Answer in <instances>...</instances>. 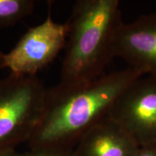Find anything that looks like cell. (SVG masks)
<instances>
[{
	"label": "cell",
	"instance_id": "cell-1",
	"mask_svg": "<svg viewBox=\"0 0 156 156\" xmlns=\"http://www.w3.org/2000/svg\"><path fill=\"white\" fill-rule=\"evenodd\" d=\"M144 75L142 70L129 67L87 83H59L47 89L29 147L73 149L85 132L107 116L121 93Z\"/></svg>",
	"mask_w": 156,
	"mask_h": 156
},
{
	"label": "cell",
	"instance_id": "cell-2",
	"mask_svg": "<svg viewBox=\"0 0 156 156\" xmlns=\"http://www.w3.org/2000/svg\"><path fill=\"white\" fill-rule=\"evenodd\" d=\"M118 0H79L67 21L68 41L61 83L90 82L103 76L114 57V46L124 23Z\"/></svg>",
	"mask_w": 156,
	"mask_h": 156
},
{
	"label": "cell",
	"instance_id": "cell-3",
	"mask_svg": "<svg viewBox=\"0 0 156 156\" xmlns=\"http://www.w3.org/2000/svg\"><path fill=\"white\" fill-rule=\"evenodd\" d=\"M47 89L36 76L0 78V148L28 142L40 119Z\"/></svg>",
	"mask_w": 156,
	"mask_h": 156
},
{
	"label": "cell",
	"instance_id": "cell-4",
	"mask_svg": "<svg viewBox=\"0 0 156 156\" xmlns=\"http://www.w3.org/2000/svg\"><path fill=\"white\" fill-rule=\"evenodd\" d=\"M142 77L121 93L107 114L139 146L156 142V75Z\"/></svg>",
	"mask_w": 156,
	"mask_h": 156
},
{
	"label": "cell",
	"instance_id": "cell-5",
	"mask_svg": "<svg viewBox=\"0 0 156 156\" xmlns=\"http://www.w3.org/2000/svg\"><path fill=\"white\" fill-rule=\"evenodd\" d=\"M68 31L67 23L54 22L49 12L41 24L29 29L9 53L2 54L0 67L17 75L35 76L66 46Z\"/></svg>",
	"mask_w": 156,
	"mask_h": 156
},
{
	"label": "cell",
	"instance_id": "cell-6",
	"mask_svg": "<svg viewBox=\"0 0 156 156\" xmlns=\"http://www.w3.org/2000/svg\"><path fill=\"white\" fill-rule=\"evenodd\" d=\"M114 57L123 58L130 67L156 75V12L123 25L115 44Z\"/></svg>",
	"mask_w": 156,
	"mask_h": 156
},
{
	"label": "cell",
	"instance_id": "cell-7",
	"mask_svg": "<svg viewBox=\"0 0 156 156\" xmlns=\"http://www.w3.org/2000/svg\"><path fill=\"white\" fill-rule=\"evenodd\" d=\"M139 145L108 116L101 119L80 138L75 156H134Z\"/></svg>",
	"mask_w": 156,
	"mask_h": 156
},
{
	"label": "cell",
	"instance_id": "cell-8",
	"mask_svg": "<svg viewBox=\"0 0 156 156\" xmlns=\"http://www.w3.org/2000/svg\"><path fill=\"white\" fill-rule=\"evenodd\" d=\"M32 0H0V28L15 25L33 12Z\"/></svg>",
	"mask_w": 156,
	"mask_h": 156
},
{
	"label": "cell",
	"instance_id": "cell-9",
	"mask_svg": "<svg viewBox=\"0 0 156 156\" xmlns=\"http://www.w3.org/2000/svg\"><path fill=\"white\" fill-rule=\"evenodd\" d=\"M20 156H75L74 148L48 147L30 148L28 151L20 153Z\"/></svg>",
	"mask_w": 156,
	"mask_h": 156
},
{
	"label": "cell",
	"instance_id": "cell-10",
	"mask_svg": "<svg viewBox=\"0 0 156 156\" xmlns=\"http://www.w3.org/2000/svg\"><path fill=\"white\" fill-rule=\"evenodd\" d=\"M134 156H156V142L139 146Z\"/></svg>",
	"mask_w": 156,
	"mask_h": 156
},
{
	"label": "cell",
	"instance_id": "cell-11",
	"mask_svg": "<svg viewBox=\"0 0 156 156\" xmlns=\"http://www.w3.org/2000/svg\"><path fill=\"white\" fill-rule=\"evenodd\" d=\"M0 156H20L15 148H0Z\"/></svg>",
	"mask_w": 156,
	"mask_h": 156
},
{
	"label": "cell",
	"instance_id": "cell-12",
	"mask_svg": "<svg viewBox=\"0 0 156 156\" xmlns=\"http://www.w3.org/2000/svg\"><path fill=\"white\" fill-rule=\"evenodd\" d=\"M2 53L1 51H0V60H1V57H2Z\"/></svg>",
	"mask_w": 156,
	"mask_h": 156
}]
</instances>
